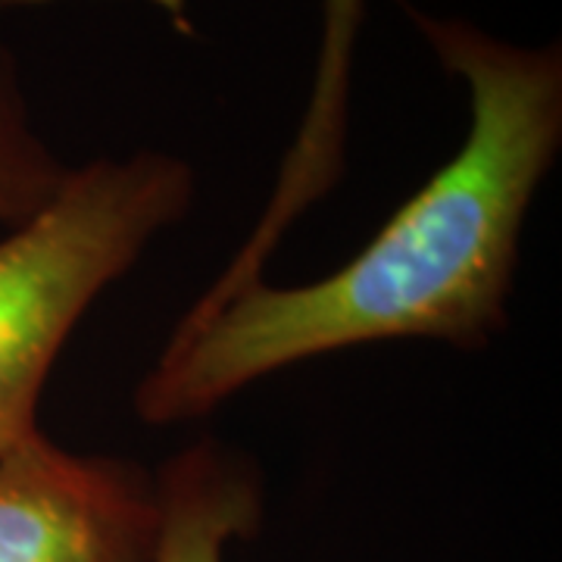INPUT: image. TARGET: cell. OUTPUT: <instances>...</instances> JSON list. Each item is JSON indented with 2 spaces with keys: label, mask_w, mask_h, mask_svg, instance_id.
<instances>
[{
  "label": "cell",
  "mask_w": 562,
  "mask_h": 562,
  "mask_svg": "<svg viewBox=\"0 0 562 562\" xmlns=\"http://www.w3.org/2000/svg\"><path fill=\"white\" fill-rule=\"evenodd\" d=\"M447 72L469 85V135L341 272L301 288L244 284L179 325L140 382L150 425L194 419L291 362L391 338L479 347L503 328L525 213L562 140V57L413 10Z\"/></svg>",
  "instance_id": "cell-1"
},
{
  "label": "cell",
  "mask_w": 562,
  "mask_h": 562,
  "mask_svg": "<svg viewBox=\"0 0 562 562\" xmlns=\"http://www.w3.org/2000/svg\"><path fill=\"white\" fill-rule=\"evenodd\" d=\"M194 198L169 154L94 160L0 241V453L38 435L41 384L81 313Z\"/></svg>",
  "instance_id": "cell-2"
},
{
  "label": "cell",
  "mask_w": 562,
  "mask_h": 562,
  "mask_svg": "<svg viewBox=\"0 0 562 562\" xmlns=\"http://www.w3.org/2000/svg\"><path fill=\"white\" fill-rule=\"evenodd\" d=\"M157 479L44 435L0 453V562H157Z\"/></svg>",
  "instance_id": "cell-3"
},
{
  "label": "cell",
  "mask_w": 562,
  "mask_h": 562,
  "mask_svg": "<svg viewBox=\"0 0 562 562\" xmlns=\"http://www.w3.org/2000/svg\"><path fill=\"white\" fill-rule=\"evenodd\" d=\"M362 0H325V35H322L319 69L313 98L301 122L294 147L281 166L276 198L235 262L206 291L201 303L206 310L235 297L244 284L260 279V269L284 228L301 216L310 203L322 198L341 172L344 135H347V94H350V60L360 29Z\"/></svg>",
  "instance_id": "cell-4"
},
{
  "label": "cell",
  "mask_w": 562,
  "mask_h": 562,
  "mask_svg": "<svg viewBox=\"0 0 562 562\" xmlns=\"http://www.w3.org/2000/svg\"><path fill=\"white\" fill-rule=\"evenodd\" d=\"M157 562H222L225 543L257 531L260 479L216 443H194L157 475Z\"/></svg>",
  "instance_id": "cell-5"
},
{
  "label": "cell",
  "mask_w": 562,
  "mask_h": 562,
  "mask_svg": "<svg viewBox=\"0 0 562 562\" xmlns=\"http://www.w3.org/2000/svg\"><path fill=\"white\" fill-rule=\"evenodd\" d=\"M63 169L35 135L13 57L0 47V222L20 225L54 198Z\"/></svg>",
  "instance_id": "cell-6"
}]
</instances>
